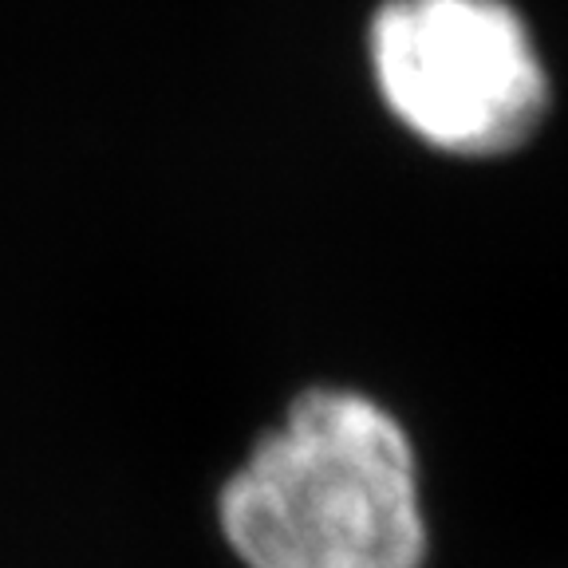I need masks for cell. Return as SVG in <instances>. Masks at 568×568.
Here are the masks:
<instances>
[{"label": "cell", "mask_w": 568, "mask_h": 568, "mask_svg": "<svg viewBox=\"0 0 568 568\" xmlns=\"http://www.w3.org/2000/svg\"><path fill=\"white\" fill-rule=\"evenodd\" d=\"M245 568H426L430 525L407 426L352 387L301 390L217 497Z\"/></svg>", "instance_id": "cell-1"}, {"label": "cell", "mask_w": 568, "mask_h": 568, "mask_svg": "<svg viewBox=\"0 0 568 568\" xmlns=\"http://www.w3.org/2000/svg\"><path fill=\"white\" fill-rule=\"evenodd\" d=\"M367 55L383 106L450 159L517 154L549 115V71L509 0H383Z\"/></svg>", "instance_id": "cell-2"}]
</instances>
